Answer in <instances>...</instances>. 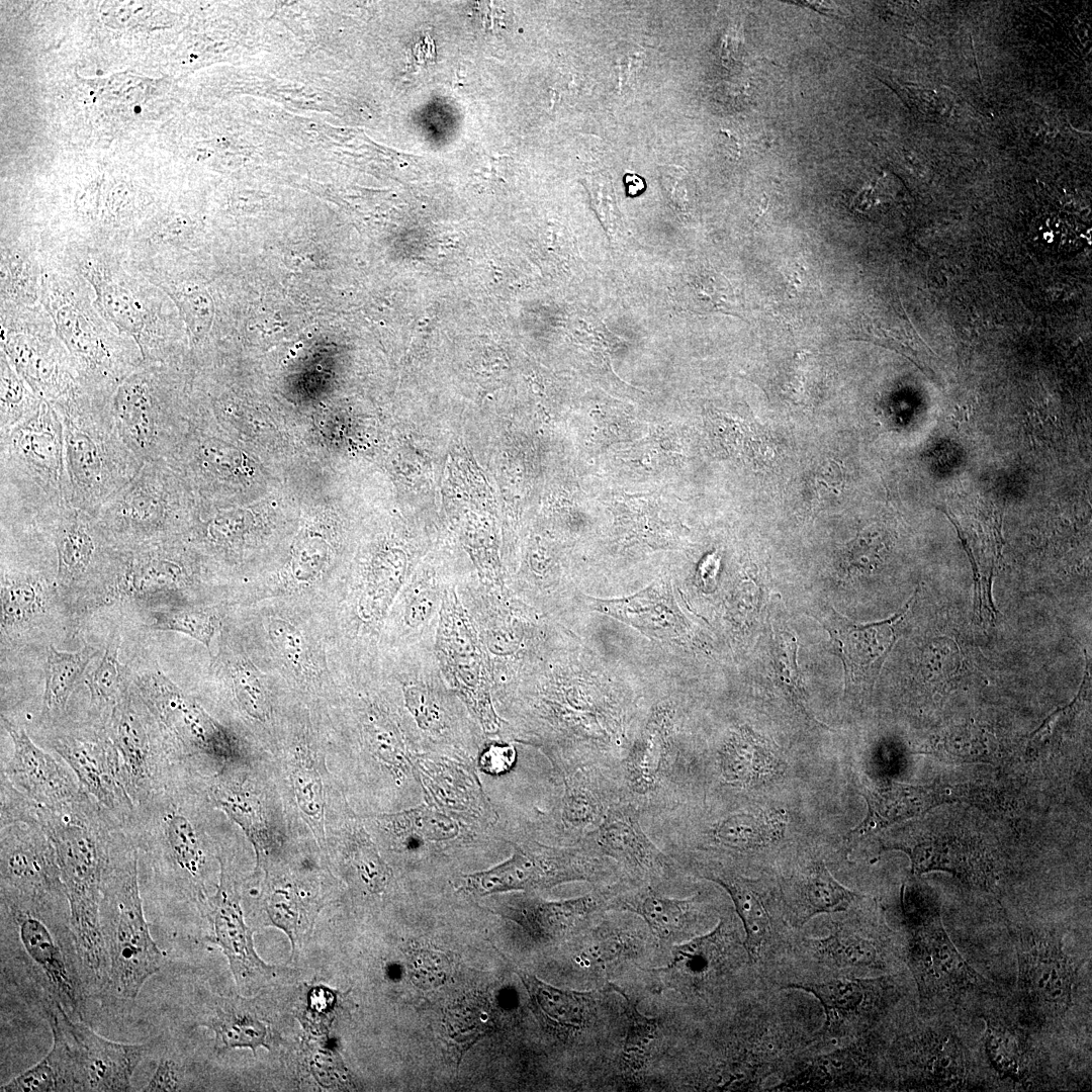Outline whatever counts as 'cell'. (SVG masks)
<instances>
[{"label": "cell", "instance_id": "9", "mask_svg": "<svg viewBox=\"0 0 1092 1092\" xmlns=\"http://www.w3.org/2000/svg\"><path fill=\"white\" fill-rule=\"evenodd\" d=\"M603 855L582 848H553L541 844L515 845L513 855L488 870L459 879V890L476 896L508 891H536L559 884L594 882L605 874Z\"/></svg>", "mask_w": 1092, "mask_h": 1092}, {"label": "cell", "instance_id": "60", "mask_svg": "<svg viewBox=\"0 0 1092 1092\" xmlns=\"http://www.w3.org/2000/svg\"><path fill=\"white\" fill-rule=\"evenodd\" d=\"M269 912L272 919L288 932H295L304 913L301 900L292 890H277L271 896Z\"/></svg>", "mask_w": 1092, "mask_h": 1092}, {"label": "cell", "instance_id": "50", "mask_svg": "<svg viewBox=\"0 0 1092 1092\" xmlns=\"http://www.w3.org/2000/svg\"><path fill=\"white\" fill-rule=\"evenodd\" d=\"M234 692L242 708L252 717L264 720L268 715V702L257 670L250 663H242L232 673Z\"/></svg>", "mask_w": 1092, "mask_h": 1092}, {"label": "cell", "instance_id": "14", "mask_svg": "<svg viewBox=\"0 0 1092 1092\" xmlns=\"http://www.w3.org/2000/svg\"><path fill=\"white\" fill-rule=\"evenodd\" d=\"M82 788L121 827L135 805L127 791L118 752L103 725L66 730L50 739Z\"/></svg>", "mask_w": 1092, "mask_h": 1092}, {"label": "cell", "instance_id": "57", "mask_svg": "<svg viewBox=\"0 0 1092 1092\" xmlns=\"http://www.w3.org/2000/svg\"><path fill=\"white\" fill-rule=\"evenodd\" d=\"M268 633L278 652L293 664H298L304 654L303 639L299 631L290 623L272 619Z\"/></svg>", "mask_w": 1092, "mask_h": 1092}, {"label": "cell", "instance_id": "13", "mask_svg": "<svg viewBox=\"0 0 1092 1092\" xmlns=\"http://www.w3.org/2000/svg\"><path fill=\"white\" fill-rule=\"evenodd\" d=\"M908 959L921 1000H951L974 990L979 975L956 948L932 899L909 913Z\"/></svg>", "mask_w": 1092, "mask_h": 1092}, {"label": "cell", "instance_id": "29", "mask_svg": "<svg viewBox=\"0 0 1092 1092\" xmlns=\"http://www.w3.org/2000/svg\"><path fill=\"white\" fill-rule=\"evenodd\" d=\"M51 1051L37 1064L0 1087L1 1092L80 1091L77 1067L68 1038L51 1015Z\"/></svg>", "mask_w": 1092, "mask_h": 1092}, {"label": "cell", "instance_id": "61", "mask_svg": "<svg viewBox=\"0 0 1092 1092\" xmlns=\"http://www.w3.org/2000/svg\"><path fill=\"white\" fill-rule=\"evenodd\" d=\"M660 180L672 207L679 213L690 209L688 175L676 166L665 165L659 168Z\"/></svg>", "mask_w": 1092, "mask_h": 1092}, {"label": "cell", "instance_id": "2", "mask_svg": "<svg viewBox=\"0 0 1092 1092\" xmlns=\"http://www.w3.org/2000/svg\"><path fill=\"white\" fill-rule=\"evenodd\" d=\"M139 853L130 835L117 827L111 837L99 907L107 956L103 990L115 1002L135 1000L157 974L165 954L151 935L139 883Z\"/></svg>", "mask_w": 1092, "mask_h": 1092}, {"label": "cell", "instance_id": "42", "mask_svg": "<svg viewBox=\"0 0 1092 1092\" xmlns=\"http://www.w3.org/2000/svg\"><path fill=\"white\" fill-rule=\"evenodd\" d=\"M386 827L404 845H420L423 840H445L457 833L450 818L421 807L384 819Z\"/></svg>", "mask_w": 1092, "mask_h": 1092}, {"label": "cell", "instance_id": "51", "mask_svg": "<svg viewBox=\"0 0 1092 1092\" xmlns=\"http://www.w3.org/2000/svg\"><path fill=\"white\" fill-rule=\"evenodd\" d=\"M292 781L299 807L312 820L313 826L321 829L324 801L317 771L312 765L299 764L293 771Z\"/></svg>", "mask_w": 1092, "mask_h": 1092}, {"label": "cell", "instance_id": "17", "mask_svg": "<svg viewBox=\"0 0 1092 1092\" xmlns=\"http://www.w3.org/2000/svg\"><path fill=\"white\" fill-rule=\"evenodd\" d=\"M64 1030L72 1049L80 1091H132L131 1078L150 1050L149 1044L122 1043L97 1034L74 1021L63 1006L49 998L44 1006Z\"/></svg>", "mask_w": 1092, "mask_h": 1092}, {"label": "cell", "instance_id": "8", "mask_svg": "<svg viewBox=\"0 0 1092 1092\" xmlns=\"http://www.w3.org/2000/svg\"><path fill=\"white\" fill-rule=\"evenodd\" d=\"M134 684L173 759L202 755L223 769L241 757L236 738L162 671L144 673Z\"/></svg>", "mask_w": 1092, "mask_h": 1092}, {"label": "cell", "instance_id": "4", "mask_svg": "<svg viewBox=\"0 0 1092 1092\" xmlns=\"http://www.w3.org/2000/svg\"><path fill=\"white\" fill-rule=\"evenodd\" d=\"M2 523H33L69 503L64 465L63 429L51 402L0 434Z\"/></svg>", "mask_w": 1092, "mask_h": 1092}, {"label": "cell", "instance_id": "54", "mask_svg": "<svg viewBox=\"0 0 1092 1092\" xmlns=\"http://www.w3.org/2000/svg\"><path fill=\"white\" fill-rule=\"evenodd\" d=\"M587 189L602 224L609 234H615L620 226V212L611 182L603 175L592 176L587 182Z\"/></svg>", "mask_w": 1092, "mask_h": 1092}, {"label": "cell", "instance_id": "44", "mask_svg": "<svg viewBox=\"0 0 1092 1092\" xmlns=\"http://www.w3.org/2000/svg\"><path fill=\"white\" fill-rule=\"evenodd\" d=\"M984 1038L989 1061L1002 1077L1019 1081L1026 1076L1029 1058L1022 1038L1014 1030L988 1021Z\"/></svg>", "mask_w": 1092, "mask_h": 1092}, {"label": "cell", "instance_id": "15", "mask_svg": "<svg viewBox=\"0 0 1092 1092\" xmlns=\"http://www.w3.org/2000/svg\"><path fill=\"white\" fill-rule=\"evenodd\" d=\"M1018 961L1017 989L1023 1006L1037 1019L1065 1014L1072 1004L1077 968L1056 932L1039 930L1015 934Z\"/></svg>", "mask_w": 1092, "mask_h": 1092}, {"label": "cell", "instance_id": "37", "mask_svg": "<svg viewBox=\"0 0 1092 1092\" xmlns=\"http://www.w3.org/2000/svg\"><path fill=\"white\" fill-rule=\"evenodd\" d=\"M786 988L812 994L824 1009L826 1026L835 1027L857 1015L866 1007L874 984L855 978H840L819 983L790 984Z\"/></svg>", "mask_w": 1092, "mask_h": 1092}, {"label": "cell", "instance_id": "38", "mask_svg": "<svg viewBox=\"0 0 1092 1092\" xmlns=\"http://www.w3.org/2000/svg\"><path fill=\"white\" fill-rule=\"evenodd\" d=\"M120 643L119 632L113 630L108 635L99 663L85 676V684L90 694V707L102 719V725L127 687L123 678V666L119 661Z\"/></svg>", "mask_w": 1092, "mask_h": 1092}, {"label": "cell", "instance_id": "48", "mask_svg": "<svg viewBox=\"0 0 1092 1092\" xmlns=\"http://www.w3.org/2000/svg\"><path fill=\"white\" fill-rule=\"evenodd\" d=\"M218 626L215 614L198 608H179L156 612L149 629L185 634L209 648Z\"/></svg>", "mask_w": 1092, "mask_h": 1092}, {"label": "cell", "instance_id": "47", "mask_svg": "<svg viewBox=\"0 0 1092 1092\" xmlns=\"http://www.w3.org/2000/svg\"><path fill=\"white\" fill-rule=\"evenodd\" d=\"M869 812L867 818L848 834L850 838L862 836L901 818L910 816L914 810L912 793L909 789L890 788L868 791Z\"/></svg>", "mask_w": 1092, "mask_h": 1092}, {"label": "cell", "instance_id": "62", "mask_svg": "<svg viewBox=\"0 0 1092 1092\" xmlns=\"http://www.w3.org/2000/svg\"><path fill=\"white\" fill-rule=\"evenodd\" d=\"M517 760V751L513 745L493 743L483 749L479 756L480 768L491 776L509 772Z\"/></svg>", "mask_w": 1092, "mask_h": 1092}, {"label": "cell", "instance_id": "31", "mask_svg": "<svg viewBox=\"0 0 1092 1092\" xmlns=\"http://www.w3.org/2000/svg\"><path fill=\"white\" fill-rule=\"evenodd\" d=\"M96 653L97 649L89 644L74 652L50 645L40 711L42 720L53 722L62 717L71 694Z\"/></svg>", "mask_w": 1092, "mask_h": 1092}, {"label": "cell", "instance_id": "34", "mask_svg": "<svg viewBox=\"0 0 1092 1092\" xmlns=\"http://www.w3.org/2000/svg\"><path fill=\"white\" fill-rule=\"evenodd\" d=\"M86 276L95 289V302L102 314L120 332L133 338L142 354L146 327L143 304L128 287L116 282L109 274L91 268Z\"/></svg>", "mask_w": 1092, "mask_h": 1092}, {"label": "cell", "instance_id": "20", "mask_svg": "<svg viewBox=\"0 0 1092 1092\" xmlns=\"http://www.w3.org/2000/svg\"><path fill=\"white\" fill-rule=\"evenodd\" d=\"M641 810L621 798L607 810L601 823L586 833L585 846L613 859L642 885L664 876L669 859L640 824Z\"/></svg>", "mask_w": 1092, "mask_h": 1092}, {"label": "cell", "instance_id": "19", "mask_svg": "<svg viewBox=\"0 0 1092 1092\" xmlns=\"http://www.w3.org/2000/svg\"><path fill=\"white\" fill-rule=\"evenodd\" d=\"M54 545L56 576L61 584L84 578L93 569L109 566L116 548L96 516L66 503L33 522Z\"/></svg>", "mask_w": 1092, "mask_h": 1092}, {"label": "cell", "instance_id": "43", "mask_svg": "<svg viewBox=\"0 0 1092 1092\" xmlns=\"http://www.w3.org/2000/svg\"><path fill=\"white\" fill-rule=\"evenodd\" d=\"M801 894V923L818 914L844 911L855 897V894L839 884L823 864L813 870L805 881Z\"/></svg>", "mask_w": 1092, "mask_h": 1092}, {"label": "cell", "instance_id": "16", "mask_svg": "<svg viewBox=\"0 0 1092 1092\" xmlns=\"http://www.w3.org/2000/svg\"><path fill=\"white\" fill-rule=\"evenodd\" d=\"M1 726L8 733L13 752L1 774L22 795L54 812H72L93 799L72 769L37 746L26 731L3 714Z\"/></svg>", "mask_w": 1092, "mask_h": 1092}, {"label": "cell", "instance_id": "21", "mask_svg": "<svg viewBox=\"0 0 1092 1092\" xmlns=\"http://www.w3.org/2000/svg\"><path fill=\"white\" fill-rule=\"evenodd\" d=\"M889 619L855 623L832 608L821 622L828 631L843 662L845 685L874 681L900 634L903 621L914 601Z\"/></svg>", "mask_w": 1092, "mask_h": 1092}, {"label": "cell", "instance_id": "39", "mask_svg": "<svg viewBox=\"0 0 1092 1092\" xmlns=\"http://www.w3.org/2000/svg\"><path fill=\"white\" fill-rule=\"evenodd\" d=\"M627 1001L626 1034L620 1057V1070L626 1080H639L646 1070L652 1044L657 1037L659 1022L656 1018L643 1015L621 989L612 985Z\"/></svg>", "mask_w": 1092, "mask_h": 1092}, {"label": "cell", "instance_id": "52", "mask_svg": "<svg viewBox=\"0 0 1092 1092\" xmlns=\"http://www.w3.org/2000/svg\"><path fill=\"white\" fill-rule=\"evenodd\" d=\"M354 863L370 891L380 892L385 888L390 879V870L365 835L360 834L356 841Z\"/></svg>", "mask_w": 1092, "mask_h": 1092}, {"label": "cell", "instance_id": "30", "mask_svg": "<svg viewBox=\"0 0 1092 1092\" xmlns=\"http://www.w3.org/2000/svg\"><path fill=\"white\" fill-rule=\"evenodd\" d=\"M538 1016L549 1027L561 1032L581 1030L596 1013L593 992L563 990L548 985L535 976L520 973Z\"/></svg>", "mask_w": 1092, "mask_h": 1092}, {"label": "cell", "instance_id": "26", "mask_svg": "<svg viewBox=\"0 0 1092 1092\" xmlns=\"http://www.w3.org/2000/svg\"><path fill=\"white\" fill-rule=\"evenodd\" d=\"M695 904V898H669L650 885H641L630 892H617L608 909L616 908L638 915L660 940L672 942L687 932L693 922Z\"/></svg>", "mask_w": 1092, "mask_h": 1092}, {"label": "cell", "instance_id": "55", "mask_svg": "<svg viewBox=\"0 0 1092 1092\" xmlns=\"http://www.w3.org/2000/svg\"><path fill=\"white\" fill-rule=\"evenodd\" d=\"M600 936L589 943L587 947V959L592 965L599 963H609L615 961L620 956L625 957L628 953L638 949V945L631 942V936L629 934L615 933L616 930L607 928L599 930Z\"/></svg>", "mask_w": 1092, "mask_h": 1092}, {"label": "cell", "instance_id": "36", "mask_svg": "<svg viewBox=\"0 0 1092 1092\" xmlns=\"http://www.w3.org/2000/svg\"><path fill=\"white\" fill-rule=\"evenodd\" d=\"M786 819L781 812L735 813L717 822L713 838L721 845L737 850L757 848L779 840Z\"/></svg>", "mask_w": 1092, "mask_h": 1092}, {"label": "cell", "instance_id": "53", "mask_svg": "<svg viewBox=\"0 0 1092 1092\" xmlns=\"http://www.w3.org/2000/svg\"><path fill=\"white\" fill-rule=\"evenodd\" d=\"M449 972V961L440 951L422 948L411 954L410 973L419 987H438L447 980Z\"/></svg>", "mask_w": 1092, "mask_h": 1092}, {"label": "cell", "instance_id": "35", "mask_svg": "<svg viewBox=\"0 0 1092 1092\" xmlns=\"http://www.w3.org/2000/svg\"><path fill=\"white\" fill-rule=\"evenodd\" d=\"M708 879L723 887L731 897L745 931L744 947L749 960L755 962L769 939L770 917L754 882L720 875Z\"/></svg>", "mask_w": 1092, "mask_h": 1092}, {"label": "cell", "instance_id": "64", "mask_svg": "<svg viewBox=\"0 0 1092 1092\" xmlns=\"http://www.w3.org/2000/svg\"><path fill=\"white\" fill-rule=\"evenodd\" d=\"M625 182L630 195L639 194L645 187L644 181L635 174H627L625 176Z\"/></svg>", "mask_w": 1092, "mask_h": 1092}, {"label": "cell", "instance_id": "10", "mask_svg": "<svg viewBox=\"0 0 1092 1092\" xmlns=\"http://www.w3.org/2000/svg\"><path fill=\"white\" fill-rule=\"evenodd\" d=\"M103 726L118 752L134 805L170 781L173 758L156 720L136 692L124 689Z\"/></svg>", "mask_w": 1092, "mask_h": 1092}, {"label": "cell", "instance_id": "25", "mask_svg": "<svg viewBox=\"0 0 1092 1092\" xmlns=\"http://www.w3.org/2000/svg\"><path fill=\"white\" fill-rule=\"evenodd\" d=\"M593 608L656 638L679 637L685 623L665 583H653L621 600H593Z\"/></svg>", "mask_w": 1092, "mask_h": 1092}, {"label": "cell", "instance_id": "56", "mask_svg": "<svg viewBox=\"0 0 1092 1092\" xmlns=\"http://www.w3.org/2000/svg\"><path fill=\"white\" fill-rule=\"evenodd\" d=\"M405 704L422 729L437 731L442 727L439 706L432 694L424 688H404Z\"/></svg>", "mask_w": 1092, "mask_h": 1092}, {"label": "cell", "instance_id": "5", "mask_svg": "<svg viewBox=\"0 0 1092 1092\" xmlns=\"http://www.w3.org/2000/svg\"><path fill=\"white\" fill-rule=\"evenodd\" d=\"M171 780L147 800L135 805L123 828L133 840L139 857L165 882L187 885L204 897L206 852L198 828L176 798Z\"/></svg>", "mask_w": 1092, "mask_h": 1092}, {"label": "cell", "instance_id": "12", "mask_svg": "<svg viewBox=\"0 0 1092 1092\" xmlns=\"http://www.w3.org/2000/svg\"><path fill=\"white\" fill-rule=\"evenodd\" d=\"M436 652L443 672L474 712L482 728H499L493 709L484 653L473 624L454 589H445L440 602Z\"/></svg>", "mask_w": 1092, "mask_h": 1092}, {"label": "cell", "instance_id": "45", "mask_svg": "<svg viewBox=\"0 0 1092 1092\" xmlns=\"http://www.w3.org/2000/svg\"><path fill=\"white\" fill-rule=\"evenodd\" d=\"M811 942L818 957L839 968H878L881 963L877 946L857 934L834 931Z\"/></svg>", "mask_w": 1092, "mask_h": 1092}, {"label": "cell", "instance_id": "41", "mask_svg": "<svg viewBox=\"0 0 1092 1092\" xmlns=\"http://www.w3.org/2000/svg\"><path fill=\"white\" fill-rule=\"evenodd\" d=\"M0 365V434H3L32 416L42 399L19 375L3 350Z\"/></svg>", "mask_w": 1092, "mask_h": 1092}, {"label": "cell", "instance_id": "27", "mask_svg": "<svg viewBox=\"0 0 1092 1092\" xmlns=\"http://www.w3.org/2000/svg\"><path fill=\"white\" fill-rule=\"evenodd\" d=\"M719 767L727 784L753 787L778 776L782 761L764 738L743 726L720 749Z\"/></svg>", "mask_w": 1092, "mask_h": 1092}, {"label": "cell", "instance_id": "32", "mask_svg": "<svg viewBox=\"0 0 1092 1092\" xmlns=\"http://www.w3.org/2000/svg\"><path fill=\"white\" fill-rule=\"evenodd\" d=\"M35 571L5 568L1 577L2 631L22 627L44 611L46 584Z\"/></svg>", "mask_w": 1092, "mask_h": 1092}, {"label": "cell", "instance_id": "63", "mask_svg": "<svg viewBox=\"0 0 1092 1092\" xmlns=\"http://www.w3.org/2000/svg\"><path fill=\"white\" fill-rule=\"evenodd\" d=\"M182 1087V1069L175 1061L162 1058L149 1082L140 1090L143 1092L178 1091Z\"/></svg>", "mask_w": 1092, "mask_h": 1092}, {"label": "cell", "instance_id": "11", "mask_svg": "<svg viewBox=\"0 0 1092 1092\" xmlns=\"http://www.w3.org/2000/svg\"><path fill=\"white\" fill-rule=\"evenodd\" d=\"M64 901L67 898L36 901L1 893L2 912L13 921L22 948L42 976L50 997L68 1014L83 1019L85 985L48 918Z\"/></svg>", "mask_w": 1092, "mask_h": 1092}, {"label": "cell", "instance_id": "49", "mask_svg": "<svg viewBox=\"0 0 1092 1092\" xmlns=\"http://www.w3.org/2000/svg\"><path fill=\"white\" fill-rule=\"evenodd\" d=\"M797 651L796 638L788 632L780 633L772 650L776 674L780 685L786 689L794 703L804 711L805 715L815 720L806 702L801 673L798 668Z\"/></svg>", "mask_w": 1092, "mask_h": 1092}, {"label": "cell", "instance_id": "6", "mask_svg": "<svg viewBox=\"0 0 1092 1092\" xmlns=\"http://www.w3.org/2000/svg\"><path fill=\"white\" fill-rule=\"evenodd\" d=\"M185 502L177 468L166 459L148 461L96 517L116 549H131L164 542L179 525Z\"/></svg>", "mask_w": 1092, "mask_h": 1092}, {"label": "cell", "instance_id": "23", "mask_svg": "<svg viewBox=\"0 0 1092 1092\" xmlns=\"http://www.w3.org/2000/svg\"><path fill=\"white\" fill-rule=\"evenodd\" d=\"M2 350L33 392L51 403L77 388L71 358L54 346L20 335L4 339Z\"/></svg>", "mask_w": 1092, "mask_h": 1092}, {"label": "cell", "instance_id": "46", "mask_svg": "<svg viewBox=\"0 0 1092 1092\" xmlns=\"http://www.w3.org/2000/svg\"><path fill=\"white\" fill-rule=\"evenodd\" d=\"M230 1007L226 1002L218 1004L208 1019L201 1023L214 1031L217 1049L246 1045L255 1049L263 1044L265 1026L257 1020L239 1015Z\"/></svg>", "mask_w": 1092, "mask_h": 1092}, {"label": "cell", "instance_id": "24", "mask_svg": "<svg viewBox=\"0 0 1092 1092\" xmlns=\"http://www.w3.org/2000/svg\"><path fill=\"white\" fill-rule=\"evenodd\" d=\"M219 861V884L215 895L207 898L208 916L213 926L212 941L221 947L240 982L247 977V972H261L263 964L253 952L233 880L222 860Z\"/></svg>", "mask_w": 1092, "mask_h": 1092}, {"label": "cell", "instance_id": "33", "mask_svg": "<svg viewBox=\"0 0 1092 1092\" xmlns=\"http://www.w3.org/2000/svg\"><path fill=\"white\" fill-rule=\"evenodd\" d=\"M917 1069L926 1086L959 1087L967 1077L963 1046L954 1035L932 1031L921 1038Z\"/></svg>", "mask_w": 1092, "mask_h": 1092}, {"label": "cell", "instance_id": "28", "mask_svg": "<svg viewBox=\"0 0 1092 1092\" xmlns=\"http://www.w3.org/2000/svg\"><path fill=\"white\" fill-rule=\"evenodd\" d=\"M723 922L711 932L672 947V959L664 968L654 970L663 988L697 987L714 975L724 950Z\"/></svg>", "mask_w": 1092, "mask_h": 1092}, {"label": "cell", "instance_id": "22", "mask_svg": "<svg viewBox=\"0 0 1092 1092\" xmlns=\"http://www.w3.org/2000/svg\"><path fill=\"white\" fill-rule=\"evenodd\" d=\"M617 891L612 888L598 889L584 896L563 901L525 898L511 908L508 916L534 937L559 939L581 929L596 914L608 909Z\"/></svg>", "mask_w": 1092, "mask_h": 1092}, {"label": "cell", "instance_id": "7", "mask_svg": "<svg viewBox=\"0 0 1092 1092\" xmlns=\"http://www.w3.org/2000/svg\"><path fill=\"white\" fill-rule=\"evenodd\" d=\"M119 434L142 461L169 459L178 448L179 407L168 374L158 365L141 366L112 396Z\"/></svg>", "mask_w": 1092, "mask_h": 1092}, {"label": "cell", "instance_id": "40", "mask_svg": "<svg viewBox=\"0 0 1092 1092\" xmlns=\"http://www.w3.org/2000/svg\"><path fill=\"white\" fill-rule=\"evenodd\" d=\"M212 802L223 810L247 833L255 845L257 855L270 845L259 802L246 791L236 788L229 781H218L209 791Z\"/></svg>", "mask_w": 1092, "mask_h": 1092}, {"label": "cell", "instance_id": "3", "mask_svg": "<svg viewBox=\"0 0 1092 1092\" xmlns=\"http://www.w3.org/2000/svg\"><path fill=\"white\" fill-rule=\"evenodd\" d=\"M52 405L63 429L68 502L96 516L104 503L138 474L144 462L119 434L112 396L76 388Z\"/></svg>", "mask_w": 1092, "mask_h": 1092}, {"label": "cell", "instance_id": "58", "mask_svg": "<svg viewBox=\"0 0 1092 1092\" xmlns=\"http://www.w3.org/2000/svg\"><path fill=\"white\" fill-rule=\"evenodd\" d=\"M174 298L185 314L192 333L198 335L207 330L210 324V302L202 291L188 290L174 294Z\"/></svg>", "mask_w": 1092, "mask_h": 1092}, {"label": "cell", "instance_id": "18", "mask_svg": "<svg viewBox=\"0 0 1092 1092\" xmlns=\"http://www.w3.org/2000/svg\"><path fill=\"white\" fill-rule=\"evenodd\" d=\"M0 829L1 893L37 901L66 897L55 847L42 828L19 821Z\"/></svg>", "mask_w": 1092, "mask_h": 1092}, {"label": "cell", "instance_id": "59", "mask_svg": "<svg viewBox=\"0 0 1092 1092\" xmlns=\"http://www.w3.org/2000/svg\"><path fill=\"white\" fill-rule=\"evenodd\" d=\"M438 602L439 592L432 586L410 589L403 612L406 625L417 628L427 623L436 611Z\"/></svg>", "mask_w": 1092, "mask_h": 1092}, {"label": "cell", "instance_id": "1", "mask_svg": "<svg viewBox=\"0 0 1092 1092\" xmlns=\"http://www.w3.org/2000/svg\"><path fill=\"white\" fill-rule=\"evenodd\" d=\"M37 824L51 839L69 908V929L88 981L103 987L107 956L99 907L113 831L119 825L93 799L59 813L35 803Z\"/></svg>", "mask_w": 1092, "mask_h": 1092}]
</instances>
